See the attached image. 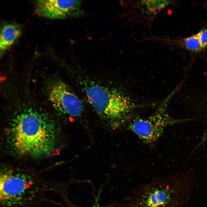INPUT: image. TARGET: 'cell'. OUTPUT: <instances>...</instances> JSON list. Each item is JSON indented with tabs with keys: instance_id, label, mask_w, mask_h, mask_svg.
Here are the masks:
<instances>
[{
	"instance_id": "6da1fadb",
	"label": "cell",
	"mask_w": 207,
	"mask_h": 207,
	"mask_svg": "<svg viewBox=\"0 0 207 207\" xmlns=\"http://www.w3.org/2000/svg\"><path fill=\"white\" fill-rule=\"evenodd\" d=\"M6 132V142L12 152L18 156L38 157L55 150L58 129L50 115L30 108L13 116Z\"/></svg>"
},
{
	"instance_id": "7a4b0ae2",
	"label": "cell",
	"mask_w": 207,
	"mask_h": 207,
	"mask_svg": "<svg viewBox=\"0 0 207 207\" xmlns=\"http://www.w3.org/2000/svg\"><path fill=\"white\" fill-rule=\"evenodd\" d=\"M83 84L89 103L110 127L121 125L126 115L135 108L130 99L116 90L93 81H85Z\"/></svg>"
},
{
	"instance_id": "3957f363",
	"label": "cell",
	"mask_w": 207,
	"mask_h": 207,
	"mask_svg": "<svg viewBox=\"0 0 207 207\" xmlns=\"http://www.w3.org/2000/svg\"><path fill=\"white\" fill-rule=\"evenodd\" d=\"M193 183L191 178L183 177L151 186L145 191L140 204L142 207H182L190 198Z\"/></svg>"
},
{
	"instance_id": "277c9868",
	"label": "cell",
	"mask_w": 207,
	"mask_h": 207,
	"mask_svg": "<svg viewBox=\"0 0 207 207\" xmlns=\"http://www.w3.org/2000/svg\"><path fill=\"white\" fill-rule=\"evenodd\" d=\"M166 99L156 111L147 117L135 119L129 124V129L143 141L150 143L161 136L165 128L175 121L166 111Z\"/></svg>"
},
{
	"instance_id": "5b68a950",
	"label": "cell",
	"mask_w": 207,
	"mask_h": 207,
	"mask_svg": "<svg viewBox=\"0 0 207 207\" xmlns=\"http://www.w3.org/2000/svg\"><path fill=\"white\" fill-rule=\"evenodd\" d=\"M48 98L53 107L69 118L78 119L84 113L82 103L77 95L62 80L53 81L48 88Z\"/></svg>"
},
{
	"instance_id": "8992f818",
	"label": "cell",
	"mask_w": 207,
	"mask_h": 207,
	"mask_svg": "<svg viewBox=\"0 0 207 207\" xmlns=\"http://www.w3.org/2000/svg\"><path fill=\"white\" fill-rule=\"evenodd\" d=\"M80 0H40L36 2L37 13L43 17L53 19L82 16Z\"/></svg>"
},
{
	"instance_id": "52a82bcc",
	"label": "cell",
	"mask_w": 207,
	"mask_h": 207,
	"mask_svg": "<svg viewBox=\"0 0 207 207\" xmlns=\"http://www.w3.org/2000/svg\"><path fill=\"white\" fill-rule=\"evenodd\" d=\"M31 185L30 180L23 174L9 171H3L0 180L1 200L7 202L18 198Z\"/></svg>"
},
{
	"instance_id": "ba28073f",
	"label": "cell",
	"mask_w": 207,
	"mask_h": 207,
	"mask_svg": "<svg viewBox=\"0 0 207 207\" xmlns=\"http://www.w3.org/2000/svg\"><path fill=\"white\" fill-rule=\"evenodd\" d=\"M22 32L20 26L16 24H8L3 26L1 30L0 51L3 55L11 47L21 35Z\"/></svg>"
},
{
	"instance_id": "9c48e42d",
	"label": "cell",
	"mask_w": 207,
	"mask_h": 207,
	"mask_svg": "<svg viewBox=\"0 0 207 207\" xmlns=\"http://www.w3.org/2000/svg\"><path fill=\"white\" fill-rule=\"evenodd\" d=\"M180 42L182 46L189 51L198 52L204 49L197 34L185 38Z\"/></svg>"
},
{
	"instance_id": "30bf717a",
	"label": "cell",
	"mask_w": 207,
	"mask_h": 207,
	"mask_svg": "<svg viewBox=\"0 0 207 207\" xmlns=\"http://www.w3.org/2000/svg\"><path fill=\"white\" fill-rule=\"evenodd\" d=\"M143 2L147 5V9L151 12L156 13L170 3L168 1L145 0Z\"/></svg>"
},
{
	"instance_id": "8fae6325",
	"label": "cell",
	"mask_w": 207,
	"mask_h": 207,
	"mask_svg": "<svg viewBox=\"0 0 207 207\" xmlns=\"http://www.w3.org/2000/svg\"><path fill=\"white\" fill-rule=\"evenodd\" d=\"M203 47H207V26L202 29L197 34Z\"/></svg>"
},
{
	"instance_id": "7c38bea8",
	"label": "cell",
	"mask_w": 207,
	"mask_h": 207,
	"mask_svg": "<svg viewBox=\"0 0 207 207\" xmlns=\"http://www.w3.org/2000/svg\"><path fill=\"white\" fill-rule=\"evenodd\" d=\"M94 207H108L107 206H100L99 205H98V204H97Z\"/></svg>"
}]
</instances>
